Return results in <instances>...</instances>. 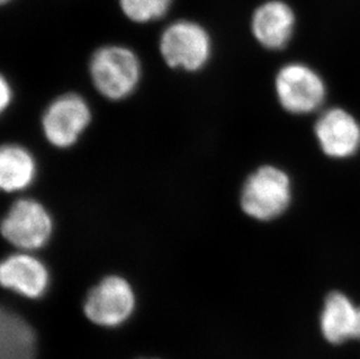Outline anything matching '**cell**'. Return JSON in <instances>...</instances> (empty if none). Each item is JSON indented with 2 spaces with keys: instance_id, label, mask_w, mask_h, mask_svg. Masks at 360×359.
<instances>
[{
  "instance_id": "11",
  "label": "cell",
  "mask_w": 360,
  "mask_h": 359,
  "mask_svg": "<svg viewBox=\"0 0 360 359\" xmlns=\"http://www.w3.org/2000/svg\"><path fill=\"white\" fill-rule=\"evenodd\" d=\"M320 325L324 339L333 344L360 339V307L343 293L333 291L323 306Z\"/></svg>"
},
{
  "instance_id": "13",
  "label": "cell",
  "mask_w": 360,
  "mask_h": 359,
  "mask_svg": "<svg viewBox=\"0 0 360 359\" xmlns=\"http://www.w3.org/2000/svg\"><path fill=\"white\" fill-rule=\"evenodd\" d=\"M35 335L24 319L3 309L0 319V359H34Z\"/></svg>"
},
{
  "instance_id": "2",
  "label": "cell",
  "mask_w": 360,
  "mask_h": 359,
  "mask_svg": "<svg viewBox=\"0 0 360 359\" xmlns=\"http://www.w3.org/2000/svg\"><path fill=\"white\" fill-rule=\"evenodd\" d=\"M214 37L200 21L189 18L173 20L159 37V51L167 67L184 73L200 72L214 56Z\"/></svg>"
},
{
  "instance_id": "12",
  "label": "cell",
  "mask_w": 360,
  "mask_h": 359,
  "mask_svg": "<svg viewBox=\"0 0 360 359\" xmlns=\"http://www.w3.org/2000/svg\"><path fill=\"white\" fill-rule=\"evenodd\" d=\"M38 175L34 156L24 146L7 144L0 151V187L6 193L27 189Z\"/></svg>"
},
{
  "instance_id": "1",
  "label": "cell",
  "mask_w": 360,
  "mask_h": 359,
  "mask_svg": "<svg viewBox=\"0 0 360 359\" xmlns=\"http://www.w3.org/2000/svg\"><path fill=\"white\" fill-rule=\"evenodd\" d=\"M88 70L96 90L113 102L133 95L143 77L139 55L122 44H106L96 48L89 60Z\"/></svg>"
},
{
  "instance_id": "14",
  "label": "cell",
  "mask_w": 360,
  "mask_h": 359,
  "mask_svg": "<svg viewBox=\"0 0 360 359\" xmlns=\"http://www.w3.org/2000/svg\"><path fill=\"white\" fill-rule=\"evenodd\" d=\"M126 20L136 25H148L166 18L175 0H117Z\"/></svg>"
},
{
  "instance_id": "9",
  "label": "cell",
  "mask_w": 360,
  "mask_h": 359,
  "mask_svg": "<svg viewBox=\"0 0 360 359\" xmlns=\"http://www.w3.org/2000/svg\"><path fill=\"white\" fill-rule=\"evenodd\" d=\"M296 17L283 0H267L252 13L250 27L255 40L269 51L287 47L295 32Z\"/></svg>"
},
{
  "instance_id": "5",
  "label": "cell",
  "mask_w": 360,
  "mask_h": 359,
  "mask_svg": "<svg viewBox=\"0 0 360 359\" xmlns=\"http://www.w3.org/2000/svg\"><path fill=\"white\" fill-rule=\"evenodd\" d=\"M91 119V108L85 99L75 92H68L49 103L42 115L41 127L48 143L65 149L79 141Z\"/></svg>"
},
{
  "instance_id": "10",
  "label": "cell",
  "mask_w": 360,
  "mask_h": 359,
  "mask_svg": "<svg viewBox=\"0 0 360 359\" xmlns=\"http://www.w3.org/2000/svg\"><path fill=\"white\" fill-rule=\"evenodd\" d=\"M4 287L28 298H40L51 284L47 266L31 252H18L4 259L0 266Z\"/></svg>"
},
{
  "instance_id": "8",
  "label": "cell",
  "mask_w": 360,
  "mask_h": 359,
  "mask_svg": "<svg viewBox=\"0 0 360 359\" xmlns=\"http://www.w3.org/2000/svg\"><path fill=\"white\" fill-rule=\"evenodd\" d=\"M315 134L321 149L333 159H347L360 149V124L343 108L323 112L315 124Z\"/></svg>"
},
{
  "instance_id": "16",
  "label": "cell",
  "mask_w": 360,
  "mask_h": 359,
  "mask_svg": "<svg viewBox=\"0 0 360 359\" xmlns=\"http://www.w3.org/2000/svg\"><path fill=\"white\" fill-rule=\"evenodd\" d=\"M15 0H0V4L3 5V6H6V5H10V4L13 3Z\"/></svg>"
},
{
  "instance_id": "7",
  "label": "cell",
  "mask_w": 360,
  "mask_h": 359,
  "mask_svg": "<svg viewBox=\"0 0 360 359\" xmlns=\"http://www.w3.org/2000/svg\"><path fill=\"white\" fill-rule=\"evenodd\" d=\"M134 307L136 295L132 286L120 275H109L89 291L84 313L96 325L118 327L132 315Z\"/></svg>"
},
{
  "instance_id": "15",
  "label": "cell",
  "mask_w": 360,
  "mask_h": 359,
  "mask_svg": "<svg viewBox=\"0 0 360 359\" xmlns=\"http://www.w3.org/2000/svg\"><path fill=\"white\" fill-rule=\"evenodd\" d=\"M0 104H1V111H5L8 106H11V103L13 101V88L11 82L7 80L6 76H1L0 80Z\"/></svg>"
},
{
  "instance_id": "3",
  "label": "cell",
  "mask_w": 360,
  "mask_h": 359,
  "mask_svg": "<svg viewBox=\"0 0 360 359\" xmlns=\"http://www.w3.org/2000/svg\"><path fill=\"white\" fill-rule=\"evenodd\" d=\"M292 202V181L285 170L262 166L245 181L240 207L245 214L262 222L281 216Z\"/></svg>"
},
{
  "instance_id": "4",
  "label": "cell",
  "mask_w": 360,
  "mask_h": 359,
  "mask_svg": "<svg viewBox=\"0 0 360 359\" xmlns=\"http://www.w3.org/2000/svg\"><path fill=\"white\" fill-rule=\"evenodd\" d=\"M54 232V220L44 204L33 199L14 202L4 216L1 234L14 248L33 252L44 248Z\"/></svg>"
},
{
  "instance_id": "6",
  "label": "cell",
  "mask_w": 360,
  "mask_h": 359,
  "mask_svg": "<svg viewBox=\"0 0 360 359\" xmlns=\"http://www.w3.org/2000/svg\"><path fill=\"white\" fill-rule=\"evenodd\" d=\"M276 92L285 111L294 115H308L326 101V83L309 65L292 62L283 65L276 76Z\"/></svg>"
}]
</instances>
